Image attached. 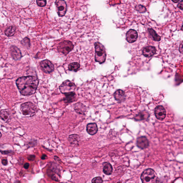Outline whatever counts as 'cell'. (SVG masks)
Segmentation results:
<instances>
[{"label": "cell", "mask_w": 183, "mask_h": 183, "mask_svg": "<svg viewBox=\"0 0 183 183\" xmlns=\"http://www.w3.org/2000/svg\"><path fill=\"white\" fill-rule=\"evenodd\" d=\"M36 1L38 6L40 7H44L47 4V0H37Z\"/></svg>", "instance_id": "obj_27"}, {"label": "cell", "mask_w": 183, "mask_h": 183, "mask_svg": "<svg viewBox=\"0 0 183 183\" xmlns=\"http://www.w3.org/2000/svg\"><path fill=\"white\" fill-rule=\"evenodd\" d=\"M47 158V156L45 155H43L42 156L41 159L42 160H45Z\"/></svg>", "instance_id": "obj_33"}, {"label": "cell", "mask_w": 183, "mask_h": 183, "mask_svg": "<svg viewBox=\"0 0 183 183\" xmlns=\"http://www.w3.org/2000/svg\"><path fill=\"white\" fill-rule=\"evenodd\" d=\"M65 97L63 100L66 103H70L75 101L76 99V94L74 92H72L64 94Z\"/></svg>", "instance_id": "obj_17"}, {"label": "cell", "mask_w": 183, "mask_h": 183, "mask_svg": "<svg viewBox=\"0 0 183 183\" xmlns=\"http://www.w3.org/2000/svg\"><path fill=\"white\" fill-rule=\"evenodd\" d=\"M55 5L56 10L59 16H64L67 11V5L66 1L64 0H56Z\"/></svg>", "instance_id": "obj_7"}, {"label": "cell", "mask_w": 183, "mask_h": 183, "mask_svg": "<svg viewBox=\"0 0 183 183\" xmlns=\"http://www.w3.org/2000/svg\"><path fill=\"white\" fill-rule=\"evenodd\" d=\"M16 28L13 26H11L7 28L5 30V35L7 37H11L14 35L16 32Z\"/></svg>", "instance_id": "obj_21"}, {"label": "cell", "mask_w": 183, "mask_h": 183, "mask_svg": "<svg viewBox=\"0 0 183 183\" xmlns=\"http://www.w3.org/2000/svg\"><path fill=\"white\" fill-rule=\"evenodd\" d=\"M156 50L155 47L152 46L145 47L143 50V54L145 57H150L156 53Z\"/></svg>", "instance_id": "obj_14"}, {"label": "cell", "mask_w": 183, "mask_h": 183, "mask_svg": "<svg viewBox=\"0 0 183 183\" xmlns=\"http://www.w3.org/2000/svg\"><path fill=\"white\" fill-rule=\"evenodd\" d=\"M76 86L73 82L67 80L64 81L60 86L61 92L64 94L66 93L74 92Z\"/></svg>", "instance_id": "obj_6"}, {"label": "cell", "mask_w": 183, "mask_h": 183, "mask_svg": "<svg viewBox=\"0 0 183 183\" xmlns=\"http://www.w3.org/2000/svg\"><path fill=\"white\" fill-rule=\"evenodd\" d=\"M126 37V40L128 43H133L137 40L138 38V34L136 30L130 29L127 32Z\"/></svg>", "instance_id": "obj_11"}, {"label": "cell", "mask_w": 183, "mask_h": 183, "mask_svg": "<svg viewBox=\"0 0 183 183\" xmlns=\"http://www.w3.org/2000/svg\"><path fill=\"white\" fill-rule=\"evenodd\" d=\"M40 66L44 72L47 73H50L53 72L55 67L53 63L48 60L42 61L40 63Z\"/></svg>", "instance_id": "obj_8"}, {"label": "cell", "mask_w": 183, "mask_h": 183, "mask_svg": "<svg viewBox=\"0 0 183 183\" xmlns=\"http://www.w3.org/2000/svg\"><path fill=\"white\" fill-rule=\"evenodd\" d=\"M92 182L94 183H102L103 180L101 177H97L92 179Z\"/></svg>", "instance_id": "obj_28"}, {"label": "cell", "mask_w": 183, "mask_h": 183, "mask_svg": "<svg viewBox=\"0 0 183 183\" xmlns=\"http://www.w3.org/2000/svg\"><path fill=\"white\" fill-rule=\"evenodd\" d=\"M1 135H1V132H0V138H1Z\"/></svg>", "instance_id": "obj_35"}, {"label": "cell", "mask_w": 183, "mask_h": 183, "mask_svg": "<svg viewBox=\"0 0 183 183\" xmlns=\"http://www.w3.org/2000/svg\"><path fill=\"white\" fill-rule=\"evenodd\" d=\"M172 1L174 3H177L179 2V0H172Z\"/></svg>", "instance_id": "obj_34"}, {"label": "cell", "mask_w": 183, "mask_h": 183, "mask_svg": "<svg viewBox=\"0 0 183 183\" xmlns=\"http://www.w3.org/2000/svg\"><path fill=\"white\" fill-rule=\"evenodd\" d=\"M80 65L79 63L73 62L69 64L68 69L69 71L77 72L80 68Z\"/></svg>", "instance_id": "obj_22"}, {"label": "cell", "mask_w": 183, "mask_h": 183, "mask_svg": "<svg viewBox=\"0 0 183 183\" xmlns=\"http://www.w3.org/2000/svg\"><path fill=\"white\" fill-rule=\"evenodd\" d=\"M113 167L109 163L105 162L104 164L103 172L107 175H110L112 173Z\"/></svg>", "instance_id": "obj_20"}, {"label": "cell", "mask_w": 183, "mask_h": 183, "mask_svg": "<svg viewBox=\"0 0 183 183\" xmlns=\"http://www.w3.org/2000/svg\"><path fill=\"white\" fill-rule=\"evenodd\" d=\"M11 113L9 110H2L0 112V117L1 119L5 122L9 121L11 119Z\"/></svg>", "instance_id": "obj_16"}, {"label": "cell", "mask_w": 183, "mask_h": 183, "mask_svg": "<svg viewBox=\"0 0 183 183\" xmlns=\"http://www.w3.org/2000/svg\"><path fill=\"white\" fill-rule=\"evenodd\" d=\"M183 1L182 0L180 2H179L178 4L177 5L178 7L181 10H183Z\"/></svg>", "instance_id": "obj_29"}, {"label": "cell", "mask_w": 183, "mask_h": 183, "mask_svg": "<svg viewBox=\"0 0 183 183\" xmlns=\"http://www.w3.org/2000/svg\"><path fill=\"white\" fill-rule=\"evenodd\" d=\"M114 97L117 101L121 102L123 101L125 99V93L122 90H118L114 94Z\"/></svg>", "instance_id": "obj_19"}, {"label": "cell", "mask_w": 183, "mask_h": 183, "mask_svg": "<svg viewBox=\"0 0 183 183\" xmlns=\"http://www.w3.org/2000/svg\"><path fill=\"white\" fill-rule=\"evenodd\" d=\"M148 31L150 34L152 35L154 40L156 41H160L161 40V37L157 34L156 32L152 28H148Z\"/></svg>", "instance_id": "obj_24"}, {"label": "cell", "mask_w": 183, "mask_h": 183, "mask_svg": "<svg viewBox=\"0 0 183 183\" xmlns=\"http://www.w3.org/2000/svg\"><path fill=\"white\" fill-rule=\"evenodd\" d=\"M149 143L148 139L145 136H141L137 139V145L139 148L144 149L147 148Z\"/></svg>", "instance_id": "obj_12"}, {"label": "cell", "mask_w": 183, "mask_h": 183, "mask_svg": "<svg viewBox=\"0 0 183 183\" xmlns=\"http://www.w3.org/2000/svg\"><path fill=\"white\" fill-rule=\"evenodd\" d=\"M86 130L87 133L91 135H94L98 131V128L96 123H89L87 125Z\"/></svg>", "instance_id": "obj_15"}, {"label": "cell", "mask_w": 183, "mask_h": 183, "mask_svg": "<svg viewBox=\"0 0 183 183\" xmlns=\"http://www.w3.org/2000/svg\"><path fill=\"white\" fill-rule=\"evenodd\" d=\"M10 51L12 58L15 61L20 60L23 57L21 50L16 46H11Z\"/></svg>", "instance_id": "obj_9"}, {"label": "cell", "mask_w": 183, "mask_h": 183, "mask_svg": "<svg viewBox=\"0 0 183 183\" xmlns=\"http://www.w3.org/2000/svg\"><path fill=\"white\" fill-rule=\"evenodd\" d=\"M149 114L146 112H142L138 113L137 116L135 117V119L137 121L146 119L148 118Z\"/></svg>", "instance_id": "obj_23"}, {"label": "cell", "mask_w": 183, "mask_h": 183, "mask_svg": "<svg viewBox=\"0 0 183 183\" xmlns=\"http://www.w3.org/2000/svg\"><path fill=\"white\" fill-rule=\"evenodd\" d=\"M39 81L37 76H23L19 78L16 84L19 92L24 96H30L36 92Z\"/></svg>", "instance_id": "obj_1"}, {"label": "cell", "mask_w": 183, "mask_h": 183, "mask_svg": "<svg viewBox=\"0 0 183 183\" xmlns=\"http://www.w3.org/2000/svg\"><path fill=\"white\" fill-rule=\"evenodd\" d=\"M30 166V164L28 163H25L24 164V167L25 169H28L29 167Z\"/></svg>", "instance_id": "obj_32"}, {"label": "cell", "mask_w": 183, "mask_h": 183, "mask_svg": "<svg viewBox=\"0 0 183 183\" xmlns=\"http://www.w3.org/2000/svg\"><path fill=\"white\" fill-rule=\"evenodd\" d=\"M156 117L157 119L162 121L165 119L166 116L165 108L162 106H159L156 107L155 110Z\"/></svg>", "instance_id": "obj_10"}, {"label": "cell", "mask_w": 183, "mask_h": 183, "mask_svg": "<svg viewBox=\"0 0 183 183\" xmlns=\"http://www.w3.org/2000/svg\"><path fill=\"white\" fill-rule=\"evenodd\" d=\"M35 158V156L33 155H30L28 157V160L30 161H33L34 160Z\"/></svg>", "instance_id": "obj_30"}, {"label": "cell", "mask_w": 183, "mask_h": 183, "mask_svg": "<svg viewBox=\"0 0 183 183\" xmlns=\"http://www.w3.org/2000/svg\"><path fill=\"white\" fill-rule=\"evenodd\" d=\"M68 141L73 145H79L80 140V137L77 134L69 135L68 138Z\"/></svg>", "instance_id": "obj_18"}, {"label": "cell", "mask_w": 183, "mask_h": 183, "mask_svg": "<svg viewBox=\"0 0 183 183\" xmlns=\"http://www.w3.org/2000/svg\"><path fill=\"white\" fill-rule=\"evenodd\" d=\"M73 108L76 112L79 114L85 115L87 112V107L82 103H76L74 105Z\"/></svg>", "instance_id": "obj_13"}, {"label": "cell", "mask_w": 183, "mask_h": 183, "mask_svg": "<svg viewBox=\"0 0 183 183\" xmlns=\"http://www.w3.org/2000/svg\"><path fill=\"white\" fill-rule=\"evenodd\" d=\"M142 182L144 183L157 182L156 174L153 169H148L142 172L140 176Z\"/></svg>", "instance_id": "obj_4"}, {"label": "cell", "mask_w": 183, "mask_h": 183, "mask_svg": "<svg viewBox=\"0 0 183 183\" xmlns=\"http://www.w3.org/2000/svg\"><path fill=\"white\" fill-rule=\"evenodd\" d=\"M22 45L27 48H29L30 46V40L28 37H25L21 41Z\"/></svg>", "instance_id": "obj_25"}, {"label": "cell", "mask_w": 183, "mask_h": 183, "mask_svg": "<svg viewBox=\"0 0 183 183\" xmlns=\"http://www.w3.org/2000/svg\"><path fill=\"white\" fill-rule=\"evenodd\" d=\"M22 114L27 117H33L38 111L36 106L30 102L23 103L20 107Z\"/></svg>", "instance_id": "obj_3"}, {"label": "cell", "mask_w": 183, "mask_h": 183, "mask_svg": "<svg viewBox=\"0 0 183 183\" xmlns=\"http://www.w3.org/2000/svg\"><path fill=\"white\" fill-rule=\"evenodd\" d=\"M95 60L96 62L101 64L105 61L106 58V49L104 46L99 42L95 43Z\"/></svg>", "instance_id": "obj_2"}, {"label": "cell", "mask_w": 183, "mask_h": 183, "mask_svg": "<svg viewBox=\"0 0 183 183\" xmlns=\"http://www.w3.org/2000/svg\"><path fill=\"white\" fill-rule=\"evenodd\" d=\"M2 163L3 165L6 166L8 164V161L6 159H3L2 160Z\"/></svg>", "instance_id": "obj_31"}, {"label": "cell", "mask_w": 183, "mask_h": 183, "mask_svg": "<svg viewBox=\"0 0 183 183\" xmlns=\"http://www.w3.org/2000/svg\"><path fill=\"white\" fill-rule=\"evenodd\" d=\"M135 9L137 11L141 13H145L146 11V8L145 6L141 5H137L135 6Z\"/></svg>", "instance_id": "obj_26"}, {"label": "cell", "mask_w": 183, "mask_h": 183, "mask_svg": "<svg viewBox=\"0 0 183 183\" xmlns=\"http://www.w3.org/2000/svg\"><path fill=\"white\" fill-rule=\"evenodd\" d=\"M74 48L73 44L69 40H64L59 44L57 47L58 51L60 53L66 55L73 50Z\"/></svg>", "instance_id": "obj_5"}]
</instances>
